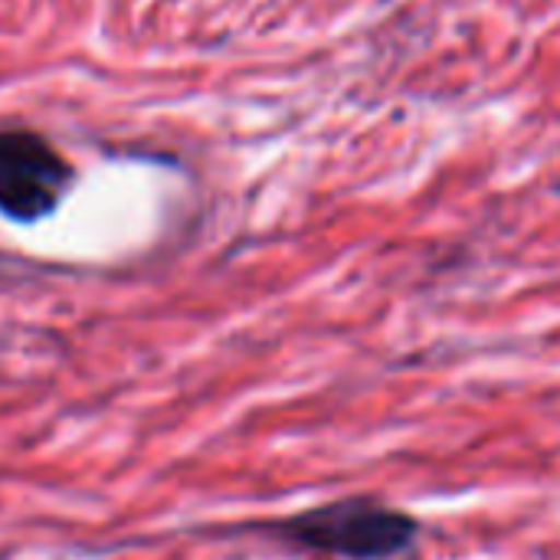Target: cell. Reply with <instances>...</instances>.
<instances>
[{"label": "cell", "instance_id": "cell-1", "mask_svg": "<svg viewBox=\"0 0 560 560\" xmlns=\"http://www.w3.org/2000/svg\"><path fill=\"white\" fill-rule=\"evenodd\" d=\"M285 538L312 551L351 560H384L410 548L417 525L407 512L374 499H345L318 505L282 525Z\"/></svg>", "mask_w": 560, "mask_h": 560}, {"label": "cell", "instance_id": "cell-2", "mask_svg": "<svg viewBox=\"0 0 560 560\" xmlns=\"http://www.w3.org/2000/svg\"><path fill=\"white\" fill-rule=\"evenodd\" d=\"M72 164L36 131H0V213L16 223L49 217L72 187Z\"/></svg>", "mask_w": 560, "mask_h": 560}]
</instances>
